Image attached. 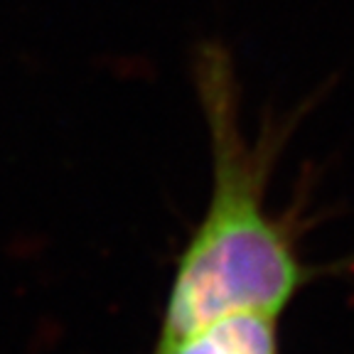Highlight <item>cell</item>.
Returning <instances> with one entry per match:
<instances>
[{"mask_svg":"<svg viewBox=\"0 0 354 354\" xmlns=\"http://www.w3.org/2000/svg\"><path fill=\"white\" fill-rule=\"evenodd\" d=\"M281 315L236 313L197 327L150 354H281Z\"/></svg>","mask_w":354,"mask_h":354,"instance_id":"obj_2","label":"cell"},{"mask_svg":"<svg viewBox=\"0 0 354 354\" xmlns=\"http://www.w3.org/2000/svg\"><path fill=\"white\" fill-rule=\"evenodd\" d=\"M194 88L209 131L212 192L177 256L150 352L236 313L283 315L315 278L295 249L293 232L266 209L278 136L259 143L246 138L236 66L221 42L199 44Z\"/></svg>","mask_w":354,"mask_h":354,"instance_id":"obj_1","label":"cell"}]
</instances>
